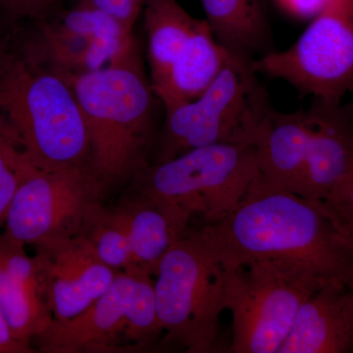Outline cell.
<instances>
[{"mask_svg": "<svg viewBox=\"0 0 353 353\" xmlns=\"http://www.w3.org/2000/svg\"><path fill=\"white\" fill-rule=\"evenodd\" d=\"M0 113L37 168L90 164V139L71 85L20 46L0 48Z\"/></svg>", "mask_w": 353, "mask_h": 353, "instance_id": "obj_3", "label": "cell"}, {"mask_svg": "<svg viewBox=\"0 0 353 353\" xmlns=\"http://www.w3.org/2000/svg\"><path fill=\"white\" fill-rule=\"evenodd\" d=\"M281 8L299 20L311 21L321 13L331 0H276Z\"/></svg>", "mask_w": 353, "mask_h": 353, "instance_id": "obj_26", "label": "cell"}, {"mask_svg": "<svg viewBox=\"0 0 353 353\" xmlns=\"http://www.w3.org/2000/svg\"><path fill=\"white\" fill-rule=\"evenodd\" d=\"M130 2L137 7L139 10H143V4H145V0H129Z\"/></svg>", "mask_w": 353, "mask_h": 353, "instance_id": "obj_30", "label": "cell"}, {"mask_svg": "<svg viewBox=\"0 0 353 353\" xmlns=\"http://www.w3.org/2000/svg\"><path fill=\"white\" fill-rule=\"evenodd\" d=\"M253 60L229 52L219 75L194 101L165 111L152 163L201 146L253 145L272 106Z\"/></svg>", "mask_w": 353, "mask_h": 353, "instance_id": "obj_6", "label": "cell"}, {"mask_svg": "<svg viewBox=\"0 0 353 353\" xmlns=\"http://www.w3.org/2000/svg\"><path fill=\"white\" fill-rule=\"evenodd\" d=\"M259 174L254 145L220 143L148 162L130 180V192L150 197L189 226L194 217L211 225L238 205Z\"/></svg>", "mask_w": 353, "mask_h": 353, "instance_id": "obj_5", "label": "cell"}, {"mask_svg": "<svg viewBox=\"0 0 353 353\" xmlns=\"http://www.w3.org/2000/svg\"><path fill=\"white\" fill-rule=\"evenodd\" d=\"M211 32L234 54L256 59L273 50L261 0H201Z\"/></svg>", "mask_w": 353, "mask_h": 353, "instance_id": "obj_17", "label": "cell"}, {"mask_svg": "<svg viewBox=\"0 0 353 353\" xmlns=\"http://www.w3.org/2000/svg\"><path fill=\"white\" fill-rule=\"evenodd\" d=\"M124 220L132 252L130 274L155 277L160 262L192 228L150 197L130 192L115 206Z\"/></svg>", "mask_w": 353, "mask_h": 353, "instance_id": "obj_15", "label": "cell"}, {"mask_svg": "<svg viewBox=\"0 0 353 353\" xmlns=\"http://www.w3.org/2000/svg\"><path fill=\"white\" fill-rule=\"evenodd\" d=\"M201 228L224 264L276 260L326 283L347 285L352 278L353 248L323 201L282 189L260 173L226 217Z\"/></svg>", "mask_w": 353, "mask_h": 353, "instance_id": "obj_1", "label": "cell"}, {"mask_svg": "<svg viewBox=\"0 0 353 353\" xmlns=\"http://www.w3.org/2000/svg\"><path fill=\"white\" fill-rule=\"evenodd\" d=\"M228 55L229 51L218 43L206 20L201 19L163 81L153 88L165 111L203 94L219 75Z\"/></svg>", "mask_w": 353, "mask_h": 353, "instance_id": "obj_16", "label": "cell"}, {"mask_svg": "<svg viewBox=\"0 0 353 353\" xmlns=\"http://www.w3.org/2000/svg\"><path fill=\"white\" fill-rule=\"evenodd\" d=\"M34 168L17 134L0 113V225L6 222L21 183Z\"/></svg>", "mask_w": 353, "mask_h": 353, "instance_id": "obj_21", "label": "cell"}, {"mask_svg": "<svg viewBox=\"0 0 353 353\" xmlns=\"http://www.w3.org/2000/svg\"><path fill=\"white\" fill-rule=\"evenodd\" d=\"M83 1H87L92 6L111 14L132 29L141 13V10L132 6L129 0H83Z\"/></svg>", "mask_w": 353, "mask_h": 353, "instance_id": "obj_25", "label": "cell"}, {"mask_svg": "<svg viewBox=\"0 0 353 353\" xmlns=\"http://www.w3.org/2000/svg\"><path fill=\"white\" fill-rule=\"evenodd\" d=\"M225 266L231 353H279L301 304L328 284L303 267L276 260Z\"/></svg>", "mask_w": 353, "mask_h": 353, "instance_id": "obj_7", "label": "cell"}, {"mask_svg": "<svg viewBox=\"0 0 353 353\" xmlns=\"http://www.w3.org/2000/svg\"><path fill=\"white\" fill-rule=\"evenodd\" d=\"M51 19L68 32L90 39H123L132 34V28L122 21L83 0L57 19Z\"/></svg>", "mask_w": 353, "mask_h": 353, "instance_id": "obj_22", "label": "cell"}, {"mask_svg": "<svg viewBox=\"0 0 353 353\" xmlns=\"http://www.w3.org/2000/svg\"><path fill=\"white\" fill-rule=\"evenodd\" d=\"M326 209L328 211L330 217L333 220L334 224L336 225V229L340 231L343 238L353 248V212L345 210H334V209H328L327 208Z\"/></svg>", "mask_w": 353, "mask_h": 353, "instance_id": "obj_28", "label": "cell"}, {"mask_svg": "<svg viewBox=\"0 0 353 353\" xmlns=\"http://www.w3.org/2000/svg\"><path fill=\"white\" fill-rule=\"evenodd\" d=\"M323 203L328 209L353 212V172L334 185Z\"/></svg>", "mask_w": 353, "mask_h": 353, "instance_id": "obj_24", "label": "cell"}, {"mask_svg": "<svg viewBox=\"0 0 353 353\" xmlns=\"http://www.w3.org/2000/svg\"><path fill=\"white\" fill-rule=\"evenodd\" d=\"M53 320L80 314L106 292L119 272L101 261L83 236L36 246Z\"/></svg>", "mask_w": 353, "mask_h": 353, "instance_id": "obj_11", "label": "cell"}, {"mask_svg": "<svg viewBox=\"0 0 353 353\" xmlns=\"http://www.w3.org/2000/svg\"><path fill=\"white\" fill-rule=\"evenodd\" d=\"M307 158L299 196L323 201L353 172V112L341 101L312 97Z\"/></svg>", "mask_w": 353, "mask_h": 353, "instance_id": "obj_12", "label": "cell"}, {"mask_svg": "<svg viewBox=\"0 0 353 353\" xmlns=\"http://www.w3.org/2000/svg\"><path fill=\"white\" fill-rule=\"evenodd\" d=\"M65 0H0V14L7 23L23 20L37 22L57 15Z\"/></svg>", "mask_w": 353, "mask_h": 353, "instance_id": "obj_23", "label": "cell"}, {"mask_svg": "<svg viewBox=\"0 0 353 353\" xmlns=\"http://www.w3.org/2000/svg\"><path fill=\"white\" fill-rule=\"evenodd\" d=\"M348 292H350V304H352V320H353V273L352 278H350V282L347 284Z\"/></svg>", "mask_w": 353, "mask_h": 353, "instance_id": "obj_29", "label": "cell"}, {"mask_svg": "<svg viewBox=\"0 0 353 353\" xmlns=\"http://www.w3.org/2000/svg\"><path fill=\"white\" fill-rule=\"evenodd\" d=\"M70 85L87 128L90 166L108 192L150 162L157 137V97L138 39L112 63L74 77Z\"/></svg>", "mask_w": 353, "mask_h": 353, "instance_id": "obj_2", "label": "cell"}, {"mask_svg": "<svg viewBox=\"0 0 353 353\" xmlns=\"http://www.w3.org/2000/svg\"><path fill=\"white\" fill-rule=\"evenodd\" d=\"M353 352V320L347 285L330 282L306 299L279 353Z\"/></svg>", "mask_w": 353, "mask_h": 353, "instance_id": "obj_13", "label": "cell"}, {"mask_svg": "<svg viewBox=\"0 0 353 353\" xmlns=\"http://www.w3.org/2000/svg\"><path fill=\"white\" fill-rule=\"evenodd\" d=\"M350 108H352V112H353V104H350Z\"/></svg>", "mask_w": 353, "mask_h": 353, "instance_id": "obj_31", "label": "cell"}, {"mask_svg": "<svg viewBox=\"0 0 353 353\" xmlns=\"http://www.w3.org/2000/svg\"><path fill=\"white\" fill-rule=\"evenodd\" d=\"M253 67L301 95L341 101L353 90V0H331L296 43L256 58Z\"/></svg>", "mask_w": 353, "mask_h": 353, "instance_id": "obj_9", "label": "cell"}, {"mask_svg": "<svg viewBox=\"0 0 353 353\" xmlns=\"http://www.w3.org/2000/svg\"><path fill=\"white\" fill-rule=\"evenodd\" d=\"M36 352L31 345L16 340L0 310V353Z\"/></svg>", "mask_w": 353, "mask_h": 353, "instance_id": "obj_27", "label": "cell"}, {"mask_svg": "<svg viewBox=\"0 0 353 353\" xmlns=\"http://www.w3.org/2000/svg\"><path fill=\"white\" fill-rule=\"evenodd\" d=\"M154 280L119 272L109 289L71 319L53 320L34 338L43 353L141 352L159 348Z\"/></svg>", "mask_w": 353, "mask_h": 353, "instance_id": "obj_8", "label": "cell"}, {"mask_svg": "<svg viewBox=\"0 0 353 353\" xmlns=\"http://www.w3.org/2000/svg\"><path fill=\"white\" fill-rule=\"evenodd\" d=\"M226 266L202 228L176 241L160 262L155 303L163 336L160 350L224 352L220 315L225 310Z\"/></svg>", "mask_w": 353, "mask_h": 353, "instance_id": "obj_4", "label": "cell"}, {"mask_svg": "<svg viewBox=\"0 0 353 353\" xmlns=\"http://www.w3.org/2000/svg\"><path fill=\"white\" fill-rule=\"evenodd\" d=\"M102 262L117 272L131 273L132 252L124 220L115 208L99 204L90 213L82 234Z\"/></svg>", "mask_w": 353, "mask_h": 353, "instance_id": "obj_20", "label": "cell"}, {"mask_svg": "<svg viewBox=\"0 0 353 353\" xmlns=\"http://www.w3.org/2000/svg\"><path fill=\"white\" fill-rule=\"evenodd\" d=\"M0 310L14 338L28 345L53 321L50 303L1 269Z\"/></svg>", "mask_w": 353, "mask_h": 353, "instance_id": "obj_19", "label": "cell"}, {"mask_svg": "<svg viewBox=\"0 0 353 353\" xmlns=\"http://www.w3.org/2000/svg\"><path fill=\"white\" fill-rule=\"evenodd\" d=\"M105 194L90 164L57 170L34 168L11 201L4 233L34 248L81 236Z\"/></svg>", "mask_w": 353, "mask_h": 353, "instance_id": "obj_10", "label": "cell"}, {"mask_svg": "<svg viewBox=\"0 0 353 353\" xmlns=\"http://www.w3.org/2000/svg\"><path fill=\"white\" fill-rule=\"evenodd\" d=\"M310 134L307 109L294 112L272 109L260 125L253 143L259 173L274 185L299 194Z\"/></svg>", "mask_w": 353, "mask_h": 353, "instance_id": "obj_14", "label": "cell"}, {"mask_svg": "<svg viewBox=\"0 0 353 353\" xmlns=\"http://www.w3.org/2000/svg\"><path fill=\"white\" fill-rule=\"evenodd\" d=\"M143 19L152 88L163 81L201 19L190 15L176 0H145Z\"/></svg>", "mask_w": 353, "mask_h": 353, "instance_id": "obj_18", "label": "cell"}]
</instances>
